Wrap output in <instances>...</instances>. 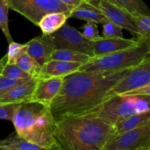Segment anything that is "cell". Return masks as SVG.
Segmentation results:
<instances>
[{"instance_id":"obj_6","label":"cell","mask_w":150,"mask_h":150,"mask_svg":"<svg viewBox=\"0 0 150 150\" xmlns=\"http://www.w3.org/2000/svg\"><path fill=\"white\" fill-rule=\"evenodd\" d=\"M9 7L38 26L45 15L54 12H70L73 8L59 0H7Z\"/></svg>"},{"instance_id":"obj_35","label":"cell","mask_w":150,"mask_h":150,"mask_svg":"<svg viewBox=\"0 0 150 150\" xmlns=\"http://www.w3.org/2000/svg\"><path fill=\"white\" fill-rule=\"evenodd\" d=\"M0 150H11V149H8V148L6 147V146H1V145H0Z\"/></svg>"},{"instance_id":"obj_31","label":"cell","mask_w":150,"mask_h":150,"mask_svg":"<svg viewBox=\"0 0 150 150\" xmlns=\"http://www.w3.org/2000/svg\"><path fill=\"white\" fill-rule=\"evenodd\" d=\"M122 95H150V83L146 86H143L139 89H135V90L130 91L127 93L122 94Z\"/></svg>"},{"instance_id":"obj_21","label":"cell","mask_w":150,"mask_h":150,"mask_svg":"<svg viewBox=\"0 0 150 150\" xmlns=\"http://www.w3.org/2000/svg\"><path fill=\"white\" fill-rule=\"evenodd\" d=\"M92 57L83 53L66 49H56L51 54L49 60H60V61L77 62L83 64L87 62Z\"/></svg>"},{"instance_id":"obj_33","label":"cell","mask_w":150,"mask_h":150,"mask_svg":"<svg viewBox=\"0 0 150 150\" xmlns=\"http://www.w3.org/2000/svg\"><path fill=\"white\" fill-rule=\"evenodd\" d=\"M7 54H6L5 55H4V57L0 59V75H1V71H2L4 65L7 64Z\"/></svg>"},{"instance_id":"obj_23","label":"cell","mask_w":150,"mask_h":150,"mask_svg":"<svg viewBox=\"0 0 150 150\" xmlns=\"http://www.w3.org/2000/svg\"><path fill=\"white\" fill-rule=\"evenodd\" d=\"M135 19L138 27V35L135 40L146 45L150 52V16H136Z\"/></svg>"},{"instance_id":"obj_4","label":"cell","mask_w":150,"mask_h":150,"mask_svg":"<svg viewBox=\"0 0 150 150\" xmlns=\"http://www.w3.org/2000/svg\"><path fill=\"white\" fill-rule=\"evenodd\" d=\"M150 57V52L145 45L117 51L106 55L92 57L82 64L77 72L82 73H107L127 70L140 64Z\"/></svg>"},{"instance_id":"obj_27","label":"cell","mask_w":150,"mask_h":150,"mask_svg":"<svg viewBox=\"0 0 150 150\" xmlns=\"http://www.w3.org/2000/svg\"><path fill=\"white\" fill-rule=\"evenodd\" d=\"M82 35L89 40L95 41L100 39L102 36L100 35L98 28V23L93 21H86L85 24L82 26Z\"/></svg>"},{"instance_id":"obj_7","label":"cell","mask_w":150,"mask_h":150,"mask_svg":"<svg viewBox=\"0 0 150 150\" xmlns=\"http://www.w3.org/2000/svg\"><path fill=\"white\" fill-rule=\"evenodd\" d=\"M48 37L54 51L56 49L71 50L93 57V41L86 39L81 32L67 23Z\"/></svg>"},{"instance_id":"obj_3","label":"cell","mask_w":150,"mask_h":150,"mask_svg":"<svg viewBox=\"0 0 150 150\" xmlns=\"http://www.w3.org/2000/svg\"><path fill=\"white\" fill-rule=\"evenodd\" d=\"M55 119L50 105L35 101L19 104L12 122L16 133L23 140L44 147L56 144Z\"/></svg>"},{"instance_id":"obj_29","label":"cell","mask_w":150,"mask_h":150,"mask_svg":"<svg viewBox=\"0 0 150 150\" xmlns=\"http://www.w3.org/2000/svg\"><path fill=\"white\" fill-rule=\"evenodd\" d=\"M29 81V80H28ZM25 80H12V79H7L4 76L0 75V96L4 95V93L11 89L14 86L21 83H25L28 81Z\"/></svg>"},{"instance_id":"obj_8","label":"cell","mask_w":150,"mask_h":150,"mask_svg":"<svg viewBox=\"0 0 150 150\" xmlns=\"http://www.w3.org/2000/svg\"><path fill=\"white\" fill-rule=\"evenodd\" d=\"M150 83V57L127 70L124 77L108 93L107 100L117 95H122L139 89Z\"/></svg>"},{"instance_id":"obj_36","label":"cell","mask_w":150,"mask_h":150,"mask_svg":"<svg viewBox=\"0 0 150 150\" xmlns=\"http://www.w3.org/2000/svg\"><path fill=\"white\" fill-rule=\"evenodd\" d=\"M84 1H86V2H89L90 1H92V0H83Z\"/></svg>"},{"instance_id":"obj_9","label":"cell","mask_w":150,"mask_h":150,"mask_svg":"<svg viewBox=\"0 0 150 150\" xmlns=\"http://www.w3.org/2000/svg\"><path fill=\"white\" fill-rule=\"evenodd\" d=\"M150 142V121L136 128L112 136L103 150H132Z\"/></svg>"},{"instance_id":"obj_32","label":"cell","mask_w":150,"mask_h":150,"mask_svg":"<svg viewBox=\"0 0 150 150\" xmlns=\"http://www.w3.org/2000/svg\"><path fill=\"white\" fill-rule=\"evenodd\" d=\"M59 1H61L63 4H66L67 6L72 7V8H75V7H78L84 1L83 0H59Z\"/></svg>"},{"instance_id":"obj_24","label":"cell","mask_w":150,"mask_h":150,"mask_svg":"<svg viewBox=\"0 0 150 150\" xmlns=\"http://www.w3.org/2000/svg\"><path fill=\"white\" fill-rule=\"evenodd\" d=\"M1 76L12 80H31L33 78L22 70L16 64L7 63L4 65L1 73Z\"/></svg>"},{"instance_id":"obj_15","label":"cell","mask_w":150,"mask_h":150,"mask_svg":"<svg viewBox=\"0 0 150 150\" xmlns=\"http://www.w3.org/2000/svg\"><path fill=\"white\" fill-rule=\"evenodd\" d=\"M26 51L42 66L50 59L54 48L48 35H42L26 42Z\"/></svg>"},{"instance_id":"obj_30","label":"cell","mask_w":150,"mask_h":150,"mask_svg":"<svg viewBox=\"0 0 150 150\" xmlns=\"http://www.w3.org/2000/svg\"><path fill=\"white\" fill-rule=\"evenodd\" d=\"M19 104H0V120L12 121Z\"/></svg>"},{"instance_id":"obj_1","label":"cell","mask_w":150,"mask_h":150,"mask_svg":"<svg viewBox=\"0 0 150 150\" xmlns=\"http://www.w3.org/2000/svg\"><path fill=\"white\" fill-rule=\"evenodd\" d=\"M128 70L107 73L76 72L64 77L61 89L50 104L55 120L94 111L106 100L111 89Z\"/></svg>"},{"instance_id":"obj_12","label":"cell","mask_w":150,"mask_h":150,"mask_svg":"<svg viewBox=\"0 0 150 150\" xmlns=\"http://www.w3.org/2000/svg\"><path fill=\"white\" fill-rule=\"evenodd\" d=\"M139 42L135 39H126L124 38H105L93 41L92 53L93 57L106 55L117 51H122L136 46Z\"/></svg>"},{"instance_id":"obj_28","label":"cell","mask_w":150,"mask_h":150,"mask_svg":"<svg viewBox=\"0 0 150 150\" xmlns=\"http://www.w3.org/2000/svg\"><path fill=\"white\" fill-rule=\"evenodd\" d=\"M122 28L111 21L103 24V37L105 38H123Z\"/></svg>"},{"instance_id":"obj_11","label":"cell","mask_w":150,"mask_h":150,"mask_svg":"<svg viewBox=\"0 0 150 150\" xmlns=\"http://www.w3.org/2000/svg\"><path fill=\"white\" fill-rule=\"evenodd\" d=\"M64 78H38L32 100L50 105L60 90Z\"/></svg>"},{"instance_id":"obj_5","label":"cell","mask_w":150,"mask_h":150,"mask_svg":"<svg viewBox=\"0 0 150 150\" xmlns=\"http://www.w3.org/2000/svg\"><path fill=\"white\" fill-rule=\"evenodd\" d=\"M150 110V95H117L89 113L114 125L127 117Z\"/></svg>"},{"instance_id":"obj_19","label":"cell","mask_w":150,"mask_h":150,"mask_svg":"<svg viewBox=\"0 0 150 150\" xmlns=\"http://www.w3.org/2000/svg\"><path fill=\"white\" fill-rule=\"evenodd\" d=\"M0 145L6 146L11 150H61L57 144L51 147H44L28 142L19 137L16 133L3 140H0Z\"/></svg>"},{"instance_id":"obj_10","label":"cell","mask_w":150,"mask_h":150,"mask_svg":"<svg viewBox=\"0 0 150 150\" xmlns=\"http://www.w3.org/2000/svg\"><path fill=\"white\" fill-rule=\"evenodd\" d=\"M89 3L98 8L109 21L128 31L134 39L136 38L138 27L134 16L105 0H92Z\"/></svg>"},{"instance_id":"obj_17","label":"cell","mask_w":150,"mask_h":150,"mask_svg":"<svg viewBox=\"0 0 150 150\" xmlns=\"http://www.w3.org/2000/svg\"><path fill=\"white\" fill-rule=\"evenodd\" d=\"M70 12H54L42 16L38 26L40 28L42 35H51L57 32L69 18Z\"/></svg>"},{"instance_id":"obj_34","label":"cell","mask_w":150,"mask_h":150,"mask_svg":"<svg viewBox=\"0 0 150 150\" xmlns=\"http://www.w3.org/2000/svg\"><path fill=\"white\" fill-rule=\"evenodd\" d=\"M132 150H150V142L146 144L141 146L139 147L136 148V149H132Z\"/></svg>"},{"instance_id":"obj_22","label":"cell","mask_w":150,"mask_h":150,"mask_svg":"<svg viewBox=\"0 0 150 150\" xmlns=\"http://www.w3.org/2000/svg\"><path fill=\"white\" fill-rule=\"evenodd\" d=\"M16 64L33 79H38L39 77L41 65L35 59L29 55L26 51H24L19 57Z\"/></svg>"},{"instance_id":"obj_13","label":"cell","mask_w":150,"mask_h":150,"mask_svg":"<svg viewBox=\"0 0 150 150\" xmlns=\"http://www.w3.org/2000/svg\"><path fill=\"white\" fill-rule=\"evenodd\" d=\"M81 65L82 64L77 62L48 60L41 66L38 78H64L77 72Z\"/></svg>"},{"instance_id":"obj_26","label":"cell","mask_w":150,"mask_h":150,"mask_svg":"<svg viewBox=\"0 0 150 150\" xmlns=\"http://www.w3.org/2000/svg\"><path fill=\"white\" fill-rule=\"evenodd\" d=\"M24 51H26V43L21 44L14 41L9 43L8 51L7 53V63L16 64L18 59Z\"/></svg>"},{"instance_id":"obj_20","label":"cell","mask_w":150,"mask_h":150,"mask_svg":"<svg viewBox=\"0 0 150 150\" xmlns=\"http://www.w3.org/2000/svg\"><path fill=\"white\" fill-rule=\"evenodd\" d=\"M133 16H150V9L143 0H105Z\"/></svg>"},{"instance_id":"obj_16","label":"cell","mask_w":150,"mask_h":150,"mask_svg":"<svg viewBox=\"0 0 150 150\" xmlns=\"http://www.w3.org/2000/svg\"><path fill=\"white\" fill-rule=\"evenodd\" d=\"M69 18L81 19L86 21H93L96 23L103 24L109 21L98 8L90 3L83 1L70 11Z\"/></svg>"},{"instance_id":"obj_2","label":"cell","mask_w":150,"mask_h":150,"mask_svg":"<svg viewBox=\"0 0 150 150\" xmlns=\"http://www.w3.org/2000/svg\"><path fill=\"white\" fill-rule=\"evenodd\" d=\"M114 133V125L88 113L56 120L54 136L61 150H103Z\"/></svg>"},{"instance_id":"obj_14","label":"cell","mask_w":150,"mask_h":150,"mask_svg":"<svg viewBox=\"0 0 150 150\" xmlns=\"http://www.w3.org/2000/svg\"><path fill=\"white\" fill-rule=\"evenodd\" d=\"M37 79L17 85L0 96V104H21L32 100Z\"/></svg>"},{"instance_id":"obj_25","label":"cell","mask_w":150,"mask_h":150,"mask_svg":"<svg viewBox=\"0 0 150 150\" xmlns=\"http://www.w3.org/2000/svg\"><path fill=\"white\" fill-rule=\"evenodd\" d=\"M10 9L7 0H0V29L2 31L8 43L13 40L10 34L8 24V10Z\"/></svg>"},{"instance_id":"obj_18","label":"cell","mask_w":150,"mask_h":150,"mask_svg":"<svg viewBox=\"0 0 150 150\" xmlns=\"http://www.w3.org/2000/svg\"><path fill=\"white\" fill-rule=\"evenodd\" d=\"M150 121V110L127 117L120 120L114 125V133L113 136L125 133L136 128Z\"/></svg>"}]
</instances>
